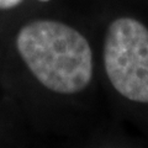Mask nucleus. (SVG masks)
<instances>
[{
  "mask_svg": "<svg viewBox=\"0 0 148 148\" xmlns=\"http://www.w3.org/2000/svg\"><path fill=\"white\" fill-rule=\"evenodd\" d=\"M16 46L34 75L52 91L74 94L91 80L89 42L71 26L48 20L31 22L20 30Z\"/></svg>",
  "mask_w": 148,
  "mask_h": 148,
  "instance_id": "1",
  "label": "nucleus"
},
{
  "mask_svg": "<svg viewBox=\"0 0 148 148\" xmlns=\"http://www.w3.org/2000/svg\"><path fill=\"white\" fill-rule=\"evenodd\" d=\"M22 0H0V9H11L14 6L18 5ZM40 1H49V0H40Z\"/></svg>",
  "mask_w": 148,
  "mask_h": 148,
  "instance_id": "3",
  "label": "nucleus"
},
{
  "mask_svg": "<svg viewBox=\"0 0 148 148\" xmlns=\"http://www.w3.org/2000/svg\"><path fill=\"white\" fill-rule=\"evenodd\" d=\"M105 71L125 98L148 103V29L131 17L111 22L104 46Z\"/></svg>",
  "mask_w": 148,
  "mask_h": 148,
  "instance_id": "2",
  "label": "nucleus"
}]
</instances>
